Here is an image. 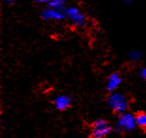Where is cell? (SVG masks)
<instances>
[{"label": "cell", "instance_id": "obj_1", "mask_svg": "<svg viewBox=\"0 0 146 138\" xmlns=\"http://www.w3.org/2000/svg\"><path fill=\"white\" fill-rule=\"evenodd\" d=\"M108 105L112 109V111L119 113V114H123L125 113L128 103L125 98V96L120 93L113 92L108 98Z\"/></svg>", "mask_w": 146, "mask_h": 138}, {"label": "cell", "instance_id": "obj_2", "mask_svg": "<svg viewBox=\"0 0 146 138\" xmlns=\"http://www.w3.org/2000/svg\"><path fill=\"white\" fill-rule=\"evenodd\" d=\"M111 126L104 119H98L92 124V135L94 138H104L110 133Z\"/></svg>", "mask_w": 146, "mask_h": 138}, {"label": "cell", "instance_id": "obj_3", "mask_svg": "<svg viewBox=\"0 0 146 138\" xmlns=\"http://www.w3.org/2000/svg\"><path fill=\"white\" fill-rule=\"evenodd\" d=\"M136 126H137V121L135 115L129 114V113H123V114L120 115L117 122V127L120 130L129 131L134 130Z\"/></svg>", "mask_w": 146, "mask_h": 138}, {"label": "cell", "instance_id": "obj_4", "mask_svg": "<svg viewBox=\"0 0 146 138\" xmlns=\"http://www.w3.org/2000/svg\"><path fill=\"white\" fill-rule=\"evenodd\" d=\"M65 14L76 27H83L86 23L85 15L79 11V9L76 7H70L69 9H67Z\"/></svg>", "mask_w": 146, "mask_h": 138}, {"label": "cell", "instance_id": "obj_5", "mask_svg": "<svg viewBox=\"0 0 146 138\" xmlns=\"http://www.w3.org/2000/svg\"><path fill=\"white\" fill-rule=\"evenodd\" d=\"M41 16L42 19L44 20H62L64 17L66 16V14L64 13L63 11H58V10H54V9H45L43 10L41 13Z\"/></svg>", "mask_w": 146, "mask_h": 138}, {"label": "cell", "instance_id": "obj_6", "mask_svg": "<svg viewBox=\"0 0 146 138\" xmlns=\"http://www.w3.org/2000/svg\"><path fill=\"white\" fill-rule=\"evenodd\" d=\"M71 103H72V98L68 95H60L54 100L55 107L60 111H64L67 108H69Z\"/></svg>", "mask_w": 146, "mask_h": 138}, {"label": "cell", "instance_id": "obj_7", "mask_svg": "<svg viewBox=\"0 0 146 138\" xmlns=\"http://www.w3.org/2000/svg\"><path fill=\"white\" fill-rule=\"evenodd\" d=\"M122 82V79H121L120 75L118 73H112L110 76L108 80V83H107V89L110 92H115L119 85Z\"/></svg>", "mask_w": 146, "mask_h": 138}, {"label": "cell", "instance_id": "obj_8", "mask_svg": "<svg viewBox=\"0 0 146 138\" xmlns=\"http://www.w3.org/2000/svg\"><path fill=\"white\" fill-rule=\"evenodd\" d=\"M66 0H50L48 3V8L54 9V10H58V11H62L65 5Z\"/></svg>", "mask_w": 146, "mask_h": 138}, {"label": "cell", "instance_id": "obj_9", "mask_svg": "<svg viewBox=\"0 0 146 138\" xmlns=\"http://www.w3.org/2000/svg\"><path fill=\"white\" fill-rule=\"evenodd\" d=\"M137 126L146 130V114L145 113H139L136 115Z\"/></svg>", "mask_w": 146, "mask_h": 138}, {"label": "cell", "instance_id": "obj_10", "mask_svg": "<svg viewBox=\"0 0 146 138\" xmlns=\"http://www.w3.org/2000/svg\"><path fill=\"white\" fill-rule=\"evenodd\" d=\"M142 57V52L139 49H133L129 53V59L132 62H139Z\"/></svg>", "mask_w": 146, "mask_h": 138}, {"label": "cell", "instance_id": "obj_11", "mask_svg": "<svg viewBox=\"0 0 146 138\" xmlns=\"http://www.w3.org/2000/svg\"><path fill=\"white\" fill-rule=\"evenodd\" d=\"M141 78L146 81V68H143L141 70Z\"/></svg>", "mask_w": 146, "mask_h": 138}, {"label": "cell", "instance_id": "obj_12", "mask_svg": "<svg viewBox=\"0 0 146 138\" xmlns=\"http://www.w3.org/2000/svg\"><path fill=\"white\" fill-rule=\"evenodd\" d=\"M34 1H36V2H39V3H49V1L50 0H34Z\"/></svg>", "mask_w": 146, "mask_h": 138}, {"label": "cell", "instance_id": "obj_13", "mask_svg": "<svg viewBox=\"0 0 146 138\" xmlns=\"http://www.w3.org/2000/svg\"><path fill=\"white\" fill-rule=\"evenodd\" d=\"M121 1H123V2H125V3H127V4H130V3H132L133 2V0H121Z\"/></svg>", "mask_w": 146, "mask_h": 138}, {"label": "cell", "instance_id": "obj_14", "mask_svg": "<svg viewBox=\"0 0 146 138\" xmlns=\"http://www.w3.org/2000/svg\"><path fill=\"white\" fill-rule=\"evenodd\" d=\"M5 1H6V2H8L9 4H11V3H12V2H13L14 0H5Z\"/></svg>", "mask_w": 146, "mask_h": 138}]
</instances>
